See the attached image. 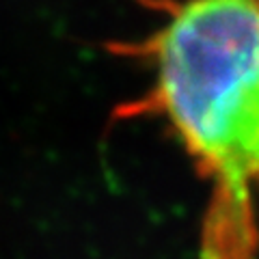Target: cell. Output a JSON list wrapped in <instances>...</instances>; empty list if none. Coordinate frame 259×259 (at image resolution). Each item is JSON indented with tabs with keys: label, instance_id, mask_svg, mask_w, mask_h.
Returning a JSON list of instances; mask_svg holds the SVG:
<instances>
[{
	"label": "cell",
	"instance_id": "1",
	"mask_svg": "<svg viewBox=\"0 0 259 259\" xmlns=\"http://www.w3.org/2000/svg\"><path fill=\"white\" fill-rule=\"evenodd\" d=\"M158 24L110 54L145 91L112 121L156 119L205 188L197 259H259V0H143Z\"/></svg>",
	"mask_w": 259,
	"mask_h": 259
}]
</instances>
